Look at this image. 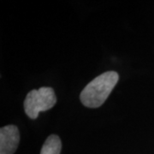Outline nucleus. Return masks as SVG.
I'll return each mask as SVG.
<instances>
[{
	"label": "nucleus",
	"mask_w": 154,
	"mask_h": 154,
	"mask_svg": "<svg viewBox=\"0 0 154 154\" xmlns=\"http://www.w3.org/2000/svg\"><path fill=\"white\" fill-rule=\"evenodd\" d=\"M20 141L18 128L7 125L0 128V154H14Z\"/></svg>",
	"instance_id": "nucleus-3"
},
{
	"label": "nucleus",
	"mask_w": 154,
	"mask_h": 154,
	"mask_svg": "<svg viewBox=\"0 0 154 154\" xmlns=\"http://www.w3.org/2000/svg\"><path fill=\"white\" fill-rule=\"evenodd\" d=\"M57 103V96L53 88L42 87L31 90L24 99V110L29 118L36 119L40 111L51 109Z\"/></svg>",
	"instance_id": "nucleus-2"
},
{
	"label": "nucleus",
	"mask_w": 154,
	"mask_h": 154,
	"mask_svg": "<svg viewBox=\"0 0 154 154\" xmlns=\"http://www.w3.org/2000/svg\"><path fill=\"white\" fill-rule=\"evenodd\" d=\"M119 80L116 71H107L94 78L80 94L83 105L88 108H99L103 105Z\"/></svg>",
	"instance_id": "nucleus-1"
},
{
	"label": "nucleus",
	"mask_w": 154,
	"mask_h": 154,
	"mask_svg": "<svg viewBox=\"0 0 154 154\" xmlns=\"http://www.w3.org/2000/svg\"><path fill=\"white\" fill-rule=\"evenodd\" d=\"M61 149L62 142L60 138L56 134H51L45 140L40 154H60Z\"/></svg>",
	"instance_id": "nucleus-4"
}]
</instances>
